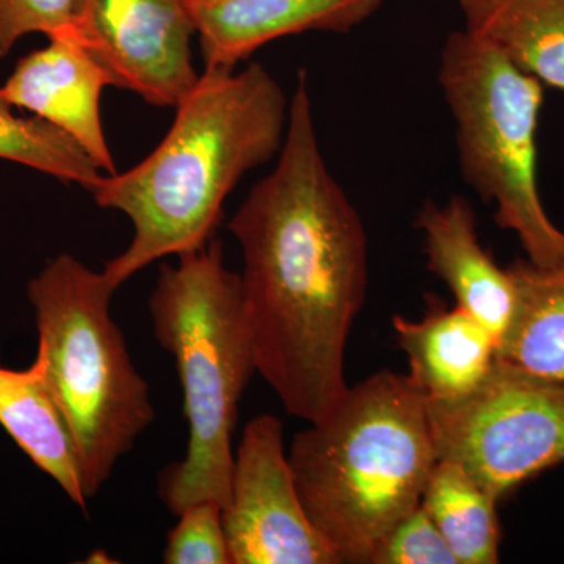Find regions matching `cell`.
I'll return each instance as SVG.
<instances>
[{
	"instance_id": "cell-1",
	"label": "cell",
	"mask_w": 564,
	"mask_h": 564,
	"mask_svg": "<svg viewBox=\"0 0 564 564\" xmlns=\"http://www.w3.org/2000/svg\"><path fill=\"white\" fill-rule=\"evenodd\" d=\"M243 251L242 299L258 373L285 411L314 423L348 391L345 348L369 281L359 212L329 172L306 70L284 143L228 225Z\"/></svg>"
},
{
	"instance_id": "cell-2",
	"label": "cell",
	"mask_w": 564,
	"mask_h": 564,
	"mask_svg": "<svg viewBox=\"0 0 564 564\" xmlns=\"http://www.w3.org/2000/svg\"><path fill=\"white\" fill-rule=\"evenodd\" d=\"M288 118L281 85L259 63L240 73L204 68L162 143L91 192L133 225L132 242L104 269L115 288L158 259L209 243L229 193L280 154Z\"/></svg>"
},
{
	"instance_id": "cell-3",
	"label": "cell",
	"mask_w": 564,
	"mask_h": 564,
	"mask_svg": "<svg viewBox=\"0 0 564 564\" xmlns=\"http://www.w3.org/2000/svg\"><path fill=\"white\" fill-rule=\"evenodd\" d=\"M311 524L340 564H369L397 522L421 507L437 455L426 399L408 375L373 373L288 454Z\"/></svg>"
},
{
	"instance_id": "cell-4",
	"label": "cell",
	"mask_w": 564,
	"mask_h": 564,
	"mask_svg": "<svg viewBox=\"0 0 564 564\" xmlns=\"http://www.w3.org/2000/svg\"><path fill=\"white\" fill-rule=\"evenodd\" d=\"M162 265L150 299L154 334L173 356L184 392L188 443L182 462L159 475V497L174 516L210 500H231L232 433L256 367L242 278L225 263L220 240Z\"/></svg>"
},
{
	"instance_id": "cell-5",
	"label": "cell",
	"mask_w": 564,
	"mask_h": 564,
	"mask_svg": "<svg viewBox=\"0 0 564 564\" xmlns=\"http://www.w3.org/2000/svg\"><path fill=\"white\" fill-rule=\"evenodd\" d=\"M113 282L61 254L29 284L39 352L76 441L88 499L154 422L150 384L110 315Z\"/></svg>"
},
{
	"instance_id": "cell-6",
	"label": "cell",
	"mask_w": 564,
	"mask_h": 564,
	"mask_svg": "<svg viewBox=\"0 0 564 564\" xmlns=\"http://www.w3.org/2000/svg\"><path fill=\"white\" fill-rule=\"evenodd\" d=\"M437 80L454 117L463 181L496 206L494 220L518 236L527 261L564 265V232L544 210L536 181L543 84L464 29L445 40Z\"/></svg>"
},
{
	"instance_id": "cell-7",
	"label": "cell",
	"mask_w": 564,
	"mask_h": 564,
	"mask_svg": "<svg viewBox=\"0 0 564 564\" xmlns=\"http://www.w3.org/2000/svg\"><path fill=\"white\" fill-rule=\"evenodd\" d=\"M440 462L454 463L494 499L564 463V386L496 359L477 389L426 400Z\"/></svg>"
},
{
	"instance_id": "cell-8",
	"label": "cell",
	"mask_w": 564,
	"mask_h": 564,
	"mask_svg": "<svg viewBox=\"0 0 564 564\" xmlns=\"http://www.w3.org/2000/svg\"><path fill=\"white\" fill-rule=\"evenodd\" d=\"M221 522L231 564H340L304 511L273 415L245 426Z\"/></svg>"
},
{
	"instance_id": "cell-9",
	"label": "cell",
	"mask_w": 564,
	"mask_h": 564,
	"mask_svg": "<svg viewBox=\"0 0 564 564\" xmlns=\"http://www.w3.org/2000/svg\"><path fill=\"white\" fill-rule=\"evenodd\" d=\"M195 33L187 0H82L73 29L110 85L174 109L199 79Z\"/></svg>"
},
{
	"instance_id": "cell-10",
	"label": "cell",
	"mask_w": 564,
	"mask_h": 564,
	"mask_svg": "<svg viewBox=\"0 0 564 564\" xmlns=\"http://www.w3.org/2000/svg\"><path fill=\"white\" fill-rule=\"evenodd\" d=\"M107 85L110 79L101 65L73 35H65L50 39L46 47L22 57L0 87V95L11 106L68 133L110 176L118 172L101 120V95Z\"/></svg>"
},
{
	"instance_id": "cell-11",
	"label": "cell",
	"mask_w": 564,
	"mask_h": 564,
	"mask_svg": "<svg viewBox=\"0 0 564 564\" xmlns=\"http://www.w3.org/2000/svg\"><path fill=\"white\" fill-rule=\"evenodd\" d=\"M384 0H187L204 68L234 70L259 47L304 32L345 33Z\"/></svg>"
},
{
	"instance_id": "cell-12",
	"label": "cell",
	"mask_w": 564,
	"mask_h": 564,
	"mask_svg": "<svg viewBox=\"0 0 564 564\" xmlns=\"http://www.w3.org/2000/svg\"><path fill=\"white\" fill-rule=\"evenodd\" d=\"M422 234L426 269L454 293L463 307L496 336L510 325L518 303L513 276L497 265L477 231L470 203L454 195L443 204L425 202L415 217Z\"/></svg>"
},
{
	"instance_id": "cell-13",
	"label": "cell",
	"mask_w": 564,
	"mask_h": 564,
	"mask_svg": "<svg viewBox=\"0 0 564 564\" xmlns=\"http://www.w3.org/2000/svg\"><path fill=\"white\" fill-rule=\"evenodd\" d=\"M397 343L410 366L408 378L426 400H454L473 392L491 372L497 339L463 307L429 299L417 321L392 318Z\"/></svg>"
},
{
	"instance_id": "cell-14",
	"label": "cell",
	"mask_w": 564,
	"mask_h": 564,
	"mask_svg": "<svg viewBox=\"0 0 564 564\" xmlns=\"http://www.w3.org/2000/svg\"><path fill=\"white\" fill-rule=\"evenodd\" d=\"M0 425L74 503L87 508L90 499L76 441L39 356L25 370L0 367Z\"/></svg>"
},
{
	"instance_id": "cell-15",
	"label": "cell",
	"mask_w": 564,
	"mask_h": 564,
	"mask_svg": "<svg viewBox=\"0 0 564 564\" xmlns=\"http://www.w3.org/2000/svg\"><path fill=\"white\" fill-rule=\"evenodd\" d=\"M464 31L564 91V0H458Z\"/></svg>"
},
{
	"instance_id": "cell-16",
	"label": "cell",
	"mask_w": 564,
	"mask_h": 564,
	"mask_svg": "<svg viewBox=\"0 0 564 564\" xmlns=\"http://www.w3.org/2000/svg\"><path fill=\"white\" fill-rule=\"evenodd\" d=\"M518 303L497 344V359L564 386V265L541 269L527 259L507 267Z\"/></svg>"
},
{
	"instance_id": "cell-17",
	"label": "cell",
	"mask_w": 564,
	"mask_h": 564,
	"mask_svg": "<svg viewBox=\"0 0 564 564\" xmlns=\"http://www.w3.org/2000/svg\"><path fill=\"white\" fill-rule=\"evenodd\" d=\"M497 503L469 474L448 462L434 466L421 502L459 564L500 562Z\"/></svg>"
},
{
	"instance_id": "cell-18",
	"label": "cell",
	"mask_w": 564,
	"mask_h": 564,
	"mask_svg": "<svg viewBox=\"0 0 564 564\" xmlns=\"http://www.w3.org/2000/svg\"><path fill=\"white\" fill-rule=\"evenodd\" d=\"M0 159L95 191L104 174L68 133L39 117H20L0 95Z\"/></svg>"
},
{
	"instance_id": "cell-19",
	"label": "cell",
	"mask_w": 564,
	"mask_h": 564,
	"mask_svg": "<svg viewBox=\"0 0 564 564\" xmlns=\"http://www.w3.org/2000/svg\"><path fill=\"white\" fill-rule=\"evenodd\" d=\"M220 505L204 500L185 508L180 522L169 533L163 563L166 564H231Z\"/></svg>"
},
{
	"instance_id": "cell-20",
	"label": "cell",
	"mask_w": 564,
	"mask_h": 564,
	"mask_svg": "<svg viewBox=\"0 0 564 564\" xmlns=\"http://www.w3.org/2000/svg\"><path fill=\"white\" fill-rule=\"evenodd\" d=\"M369 564H459L433 519L421 507L397 522L373 549Z\"/></svg>"
},
{
	"instance_id": "cell-21",
	"label": "cell",
	"mask_w": 564,
	"mask_h": 564,
	"mask_svg": "<svg viewBox=\"0 0 564 564\" xmlns=\"http://www.w3.org/2000/svg\"><path fill=\"white\" fill-rule=\"evenodd\" d=\"M82 0H0V57L29 33L70 35Z\"/></svg>"
}]
</instances>
